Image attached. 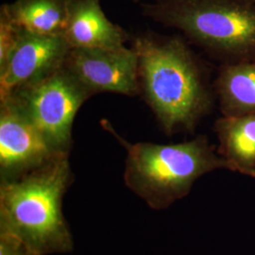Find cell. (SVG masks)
Listing matches in <instances>:
<instances>
[{
    "mask_svg": "<svg viewBox=\"0 0 255 255\" xmlns=\"http://www.w3.org/2000/svg\"><path fill=\"white\" fill-rule=\"evenodd\" d=\"M140 91L164 134L195 131L216 95L201 60L180 35L145 32L131 38Z\"/></svg>",
    "mask_w": 255,
    "mask_h": 255,
    "instance_id": "cell-1",
    "label": "cell"
},
{
    "mask_svg": "<svg viewBox=\"0 0 255 255\" xmlns=\"http://www.w3.org/2000/svg\"><path fill=\"white\" fill-rule=\"evenodd\" d=\"M68 156L59 155L18 178L1 181L0 232L17 237L32 255L73 249L62 212L64 194L73 182Z\"/></svg>",
    "mask_w": 255,
    "mask_h": 255,
    "instance_id": "cell-2",
    "label": "cell"
},
{
    "mask_svg": "<svg viewBox=\"0 0 255 255\" xmlns=\"http://www.w3.org/2000/svg\"><path fill=\"white\" fill-rule=\"evenodd\" d=\"M142 13L180 30L220 64L255 63V4L247 0H155Z\"/></svg>",
    "mask_w": 255,
    "mask_h": 255,
    "instance_id": "cell-3",
    "label": "cell"
},
{
    "mask_svg": "<svg viewBox=\"0 0 255 255\" xmlns=\"http://www.w3.org/2000/svg\"><path fill=\"white\" fill-rule=\"evenodd\" d=\"M102 125L127 150L124 180L128 187L153 209H165L187 196L201 176L217 169L230 170L205 135L169 145L130 144L119 136L109 122L103 120Z\"/></svg>",
    "mask_w": 255,
    "mask_h": 255,
    "instance_id": "cell-4",
    "label": "cell"
},
{
    "mask_svg": "<svg viewBox=\"0 0 255 255\" xmlns=\"http://www.w3.org/2000/svg\"><path fill=\"white\" fill-rule=\"evenodd\" d=\"M91 97L63 64L19 88L4 101L15 104L56 151L69 154L76 115Z\"/></svg>",
    "mask_w": 255,
    "mask_h": 255,
    "instance_id": "cell-5",
    "label": "cell"
},
{
    "mask_svg": "<svg viewBox=\"0 0 255 255\" xmlns=\"http://www.w3.org/2000/svg\"><path fill=\"white\" fill-rule=\"evenodd\" d=\"M64 67L91 94L139 95L138 60L134 50L119 48L71 47Z\"/></svg>",
    "mask_w": 255,
    "mask_h": 255,
    "instance_id": "cell-6",
    "label": "cell"
},
{
    "mask_svg": "<svg viewBox=\"0 0 255 255\" xmlns=\"http://www.w3.org/2000/svg\"><path fill=\"white\" fill-rule=\"evenodd\" d=\"M61 154L10 101H0L1 181L12 180Z\"/></svg>",
    "mask_w": 255,
    "mask_h": 255,
    "instance_id": "cell-7",
    "label": "cell"
},
{
    "mask_svg": "<svg viewBox=\"0 0 255 255\" xmlns=\"http://www.w3.org/2000/svg\"><path fill=\"white\" fill-rule=\"evenodd\" d=\"M70 49L63 35H42L19 28L17 43L0 66V101L61 67Z\"/></svg>",
    "mask_w": 255,
    "mask_h": 255,
    "instance_id": "cell-8",
    "label": "cell"
},
{
    "mask_svg": "<svg viewBox=\"0 0 255 255\" xmlns=\"http://www.w3.org/2000/svg\"><path fill=\"white\" fill-rule=\"evenodd\" d=\"M63 36L71 47L119 48L130 39L101 8V0H69Z\"/></svg>",
    "mask_w": 255,
    "mask_h": 255,
    "instance_id": "cell-9",
    "label": "cell"
},
{
    "mask_svg": "<svg viewBox=\"0 0 255 255\" xmlns=\"http://www.w3.org/2000/svg\"><path fill=\"white\" fill-rule=\"evenodd\" d=\"M214 130L219 140L218 153L230 171L255 178V115L221 116Z\"/></svg>",
    "mask_w": 255,
    "mask_h": 255,
    "instance_id": "cell-10",
    "label": "cell"
},
{
    "mask_svg": "<svg viewBox=\"0 0 255 255\" xmlns=\"http://www.w3.org/2000/svg\"><path fill=\"white\" fill-rule=\"evenodd\" d=\"M213 86L222 117L255 115V63L220 64Z\"/></svg>",
    "mask_w": 255,
    "mask_h": 255,
    "instance_id": "cell-11",
    "label": "cell"
},
{
    "mask_svg": "<svg viewBox=\"0 0 255 255\" xmlns=\"http://www.w3.org/2000/svg\"><path fill=\"white\" fill-rule=\"evenodd\" d=\"M69 0H15L3 4L0 13L16 27L42 35H63Z\"/></svg>",
    "mask_w": 255,
    "mask_h": 255,
    "instance_id": "cell-12",
    "label": "cell"
},
{
    "mask_svg": "<svg viewBox=\"0 0 255 255\" xmlns=\"http://www.w3.org/2000/svg\"><path fill=\"white\" fill-rule=\"evenodd\" d=\"M19 28L0 13V66L6 63L17 43Z\"/></svg>",
    "mask_w": 255,
    "mask_h": 255,
    "instance_id": "cell-13",
    "label": "cell"
},
{
    "mask_svg": "<svg viewBox=\"0 0 255 255\" xmlns=\"http://www.w3.org/2000/svg\"><path fill=\"white\" fill-rule=\"evenodd\" d=\"M0 255H32L26 245L7 233L0 232Z\"/></svg>",
    "mask_w": 255,
    "mask_h": 255,
    "instance_id": "cell-14",
    "label": "cell"
},
{
    "mask_svg": "<svg viewBox=\"0 0 255 255\" xmlns=\"http://www.w3.org/2000/svg\"><path fill=\"white\" fill-rule=\"evenodd\" d=\"M247 1H250V2H253V3H255V0H247Z\"/></svg>",
    "mask_w": 255,
    "mask_h": 255,
    "instance_id": "cell-15",
    "label": "cell"
},
{
    "mask_svg": "<svg viewBox=\"0 0 255 255\" xmlns=\"http://www.w3.org/2000/svg\"><path fill=\"white\" fill-rule=\"evenodd\" d=\"M139 1H140V0H133V2H134V3H137V2H139Z\"/></svg>",
    "mask_w": 255,
    "mask_h": 255,
    "instance_id": "cell-16",
    "label": "cell"
}]
</instances>
